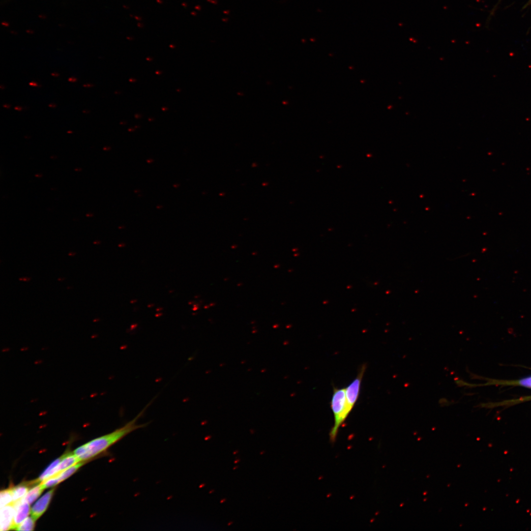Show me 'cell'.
<instances>
[{
  "instance_id": "obj_6",
  "label": "cell",
  "mask_w": 531,
  "mask_h": 531,
  "mask_svg": "<svg viewBox=\"0 0 531 531\" xmlns=\"http://www.w3.org/2000/svg\"><path fill=\"white\" fill-rule=\"evenodd\" d=\"M15 513L13 503L1 508L0 515V529L1 531L12 530Z\"/></svg>"
},
{
  "instance_id": "obj_10",
  "label": "cell",
  "mask_w": 531,
  "mask_h": 531,
  "mask_svg": "<svg viewBox=\"0 0 531 531\" xmlns=\"http://www.w3.org/2000/svg\"><path fill=\"white\" fill-rule=\"evenodd\" d=\"M83 461H80L74 465L68 468L62 472L56 474L59 482L64 480L76 472L84 464ZM54 476V475H53Z\"/></svg>"
},
{
  "instance_id": "obj_1",
  "label": "cell",
  "mask_w": 531,
  "mask_h": 531,
  "mask_svg": "<svg viewBox=\"0 0 531 531\" xmlns=\"http://www.w3.org/2000/svg\"><path fill=\"white\" fill-rule=\"evenodd\" d=\"M147 406L134 418L111 433L97 438L86 443L87 451L85 454L78 458L79 461L91 459L105 451L110 447L122 439L133 431L143 428L146 424H138L137 421L141 416Z\"/></svg>"
},
{
  "instance_id": "obj_13",
  "label": "cell",
  "mask_w": 531,
  "mask_h": 531,
  "mask_svg": "<svg viewBox=\"0 0 531 531\" xmlns=\"http://www.w3.org/2000/svg\"><path fill=\"white\" fill-rule=\"evenodd\" d=\"M62 457L63 455L53 461L42 472V473L40 475V476L36 479H35V481L37 483H39L43 480H45L46 479L47 475L51 470L55 468L59 464V463L61 461Z\"/></svg>"
},
{
  "instance_id": "obj_12",
  "label": "cell",
  "mask_w": 531,
  "mask_h": 531,
  "mask_svg": "<svg viewBox=\"0 0 531 531\" xmlns=\"http://www.w3.org/2000/svg\"><path fill=\"white\" fill-rule=\"evenodd\" d=\"M35 520L31 516L27 517L15 529L16 531H33L35 527Z\"/></svg>"
},
{
  "instance_id": "obj_7",
  "label": "cell",
  "mask_w": 531,
  "mask_h": 531,
  "mask_svg": "<svg viewBox=\"0 0 531 531\" xmlns=\"http://www.w3.org/2000/svg\"><path fill=\"white\" fill-rule=\"evenodd\" d=\"M79 462L78 458L74 454L73 452H69L65 453L63 454V457L61 461L55 468L49 472L47 475L45 479L62 472Z\"/></svg>"
},
{
  "instance_id": "obj_8",
  "label": "cell",
  "mask_w": 531,
  "mask_h": 531,
  "mask_svg": "<svg viewBox=\"0 0 531 531\" xmlns=\"http://www.w3.org/2000/svg\"><path fill=\"white\" fill-rule=\"evenodd\" d=\"M38 484L35 480L29 481H23L18 485L11 487L13 502H16L23 498L30 489Z\"/></svg>"
},
{
  "instance_id": "obj_3",
  "label": "cell",
  "mask_w": 531,
  "mask_h": 531,
  "mask_svg": "<svg viewBox=\"0 0 531 531\" xmlns=\"http://www.w3.org/2000/svg\"><path fill=\"white\" fill-rule=\"evenodd\" d=\"M366 365L363 364L355 379L345 388L346 413L348 416L354 407L359 397L361 384Z\"/></svg>"
},
{
  "instance_id": "obj_16",
  "label": "cell",
  "mask_w": 531,
  "mask_h": 531,
  "mask_svg": "<svg viewBox=\"0 0 531 531\" xmlns=\"http://www.w3.org/2000/svg\"><path fill=\"white\" fill-rule=\"evenodd\" d=\"M75 78H69V81H71V82H73V80H74V81H75Z\"/></svg>"
},
{
  "instance_id": "obj_9",
  "label": "cell",
  "mask_w": 531,
  "mask_h": 531,
  "mask_svg": "<svg viewBox=\"0 0 531 531\" xmlns=\"http://www.w3.org/2000/svg\"><path fill=\"white\" fill-rule=\"evenodd\" d=\"M44 490L40 483L36 484L30 489L22 499L31 504L40 496Z\"/></svg>"
},
{
  "instance_id": "obj_11",
  "label": "cell",
  "mask_w": 531,
  "mask_h": 531,
  "mask_svg": "<svg viewBox=\"0 0 531 531\" xmlns=\"http://www.w3.org/2000/svg\"><path fill=\"white\" fill-rule=\"evenodd\" d=\"M13 502L11 487L0 491V508L11 504Z\"/></svg>"
},
{
  "instance_id": "obj_4",
  "label": "cell",
  "mask_w": 531,
  "mask_h": 531,
  "mask_svg": "<svg viewBox=\"0 0 531 531\" xmlns=\"http://www.w3.org/2000/svg\"><path fill=\"white\" fill-rule=\"evenodd\" d=\"M55 488L51 489L43 495L30 509L31 516L36 521L46 510L51 502Z\"/></svg>"
},
{
  "instance_id": "obj_5",
  "label": "cell",
  "mask_w": 531,
  "mask_h": 531,
  "mask_svg": "<svg viewBox=\"0 0 531 531\" xmlns=\"http://www.w3.org/2000/svg\"><path fill=\"white\" fill-rule=\"evenodd\" d=\"M15 507V513L12 530H15L16 527L22 523L30 513V504L22 499L13 502Z\"/></svg>"
},
{
  "instance_id": "obj_15",
  "label": "cell",
  "mask_w": 531,
  "mask_h": 531,
  "mask_svg": "<svg viewBox=\"0 0 531 531\" xmlns=\"http://www.w3.org/2000/svg\"><path fill=\"white\" fill-rule=\"evenodd\" d=\"M30 84V85H31V86H37L36 84L35 83H34V82H31Z\"/></svg>"
},
{
  "instance_id": "obj_14",
  "label": "cell",
  "mask_w": 531,
  "mask_h": 531,
  "mask_svg": "<svg viewBox=\"0 0 531 531\" xmlns=\"http://www.w3.org/2000/svg\"><path fill=\"white\" fill-rule=\"evenodd\" d=\"M87 451V448L86 444H84L79 447L77 448L73 452L74 454L78 458L80 456H82L86 453Z\"/></svg>"
},
{
  "instance_id": "obj_2",
  "label": "cell",
  "mask_w": 531,
  "mask_h": 531,
  "mask_svg": "<svg viewBox=\"0 0 531 531\" xmlns=\"http://www.w3.org/2000/svg\"><path fill=\"white\" fill-rule=\"evenodd\" d=\"M330 407L334 416V424L330 431L329 437L331 442H334L339 428L348 417L345 388L333 387Z\"/></svg>"
}]
</instances>
